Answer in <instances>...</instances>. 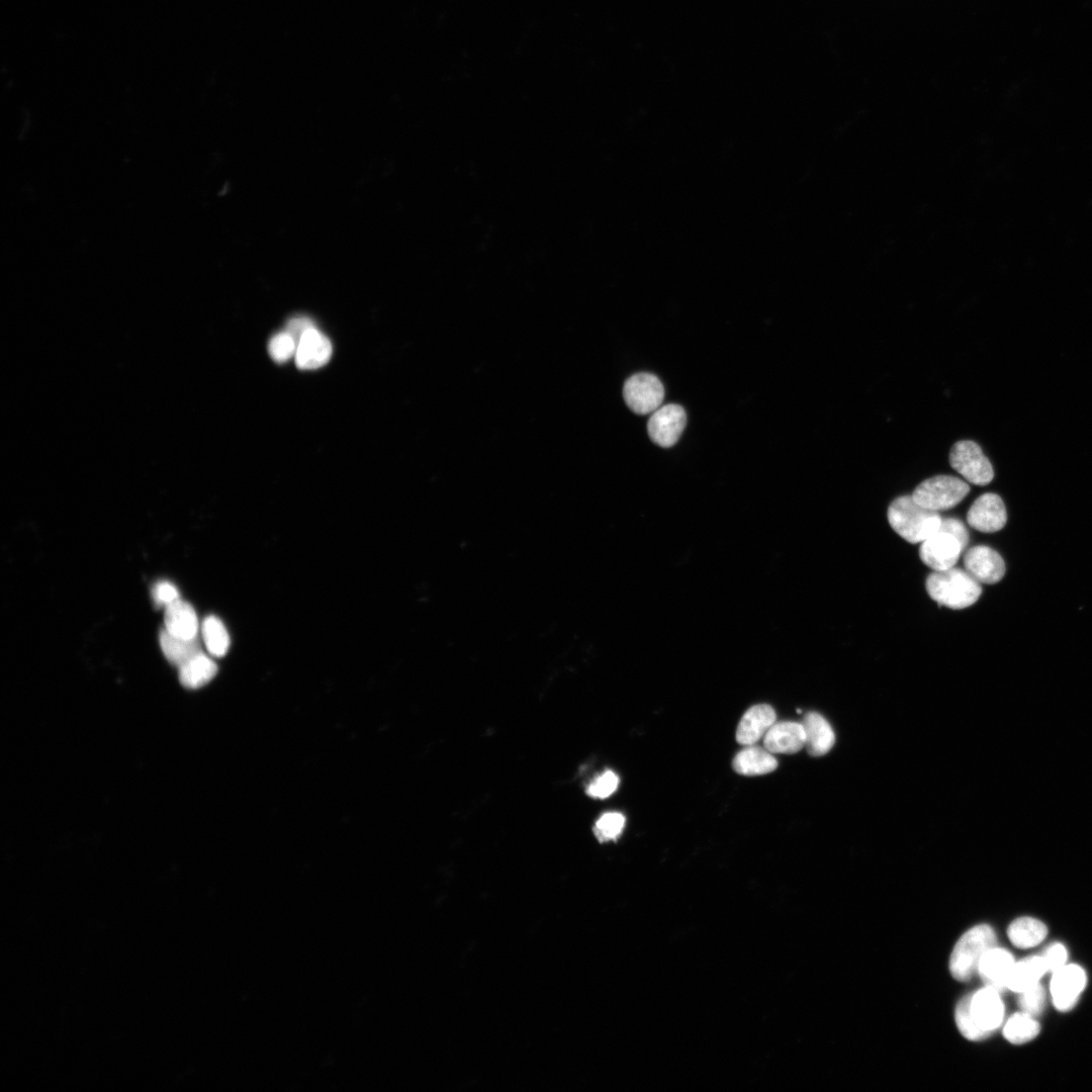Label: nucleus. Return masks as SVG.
<instances>
[{
  "label": "nucleus",
  "instance_id": "obj_1",
  "mask_svg": "<svg viewBox=\"0 0 1092 1092\" xmlns=\"http://www.w3.org/2000/svg\"><path fill=\"white\" fill-rule=\"evenodd\" d=\"M929 597L939 606L961 610L974 605L982 594L980 582L966 569L931 572L925 581Z\"/></svg>",
  "mask_w": 1092,
  "mask_h": 1092
},
{
  "label": "nucleus",
  "instance_id": "obj_2",
  "mask_svg": "<svg viewBox=\"0 0 1092 1092\" xmlns=\"http://www.w3.org/2000/svg\"><path fill=\"white\" fill-rule=\"evenodd\" d=\"M887 515L892 529L912 544L921 543L934 534L942 521L938 512L922 507L912 495L895 498Z\"/></svg>",
  "mask_w": 1092,
  "mask_h": 1092
},
{
  "label": "nucleus",
  "instance_id": "obj_3",
  "mask_svg": "<svg viewBox=\"0 0 1092 1092\" xmlns=\"http://www.w3.org/2000/svg\"><path fill=\"white\" fill-rule=\"evenodd\" d=\"M996 936L987 924H980L965 932L956 943L949 959V972L959 981H968L978 970L984 953L994 947Z\"/></svg>",
  "mask_w": 1092,
  "mask_h": 1092
},
{
  "label": "nucleus",
  "instance_id": "obj_4",
  "mask_svg": "<svg viewBox=\"0 0 1092 1092\" xmlns=\"http://www.w3.org/2000/svg\"><path fill=\"white\" fill-rule=\"evenodd\" d=\"M970 491L969 484L952 475H936L919 483L911 494L922 507L939 512L953 508Z\"/></svg>",
  "mask_w": 1092,
  "mask_h": 1092
},
{
  "label": "nucleus",
  "instance_id": "obj_5",
  "mask_svg": "<svg viewBox=\"0 0 1092 1092\" xmlns=\"http://www.w3.org/2000/svg\"><path fill=\"white\" fill-rule=\"evenodd\" d=\"M949 464L966 480L976 485H986L994 477V470L981 447L974 441L957 442L949 452Z\"/></svg>",
  "mask_w": 1092,
  "mask_h": 1092
},
{
  "label": "nucleus",
  "instance_id": "obj_6",
  "mask_svg": "<svg viewBox=\"0 0 1092 1092\" xmlns=\"http://www.w3.org/2000/svg\"><path fill=\"white\" fill-rule=\"evenodd\" d=\"M623 396L631 411L638 415H647L660 406L664 397V389L655 375L642 372L634 374L626 380Z\"/></svg>",
  "mask_w": 1092,
  "mask_h": 1092
},
{
  "label": "nucleus",
  "instance_id": "obj_7",
  "mask_svg": "<svg viewBox=\"0 0 1092 1092\" xmlns=\"http://www.w3.org/2000/svg\"><path fill=\"white\" fill-rule=\"evenodd\" d=\"M965 548L954 534L939 527L934 534L921 542L919 556L933 571L945 570L954 566Z\"/></svg>",
  "mask_w": 1092,
  "mask_h": 1092
},
{
  "label": "nucleus",
  "instance_id": "obj_8",
  "mask_svg": "<svg viewBox=\"0 0 1092 1092\" xmlns=\"http://www.w3.org/2000/svg\"><path fill=\"white\" fill-rule=\"evenodd\" d=\"M969 1009L973 1022L986 1037L1002 1023L1004 1005L999 991L990 986L970 994Z\"/></svg>",
  "mask_w": 1092,
  "mask_h": 1092
},
{
  "label": "nucleus",
  "instance_id": "obj_9",
  "mask_svg": "<svg viewBox=\"0 0 1092 1092\" xmlns=\"http://www.w3.org/2000/svg\"><path fill=\"white\" fill-rule=\"evenodd\" d=\"M686 423V412L680 405L670 403L659 406L648 421V435L658 446L668 448L677 442Z\"/></svg>",
  "mask_w": 1092,
  "mask_h": 1092
},
{
  "label": "nucleus",
  "instance_id": "obj_10",
  "mask_svg": "<svg viewBox=\"0 0 1092 1092\" xmlns=\"http://www.w3.org/2000/svg\"><path fill=\"white\" fill-rule=\"evenodd\" d=\"M968 524L983 533H994L1004 528L1007 513L1002 498L992 492L980 495L967 514Z\"/></svg>",
  "mask_w": 1092,
  "mask_h": 1092
},
{
  "label": "nucleus",
  "instance_id": "obj_11",
  "mask_svg": "<svg viewBox=\"0 0 1092 1092\" xmlns=\"http://www.w3.org/2000/svg\"><path fill=\"white\" fill-rule=\"evenodd\" d=\"M1086 985V974L1077 965H1065L1053 973L1051 993L1058 1010L1071 1009Z\"/></svg>",
  "mask_w": 1092,
  "mask_h": 1092
},
{
  "label": "nucleus",
  "instance_id": "obj_12",
  "mask_svg": "<svg viewBox=\"0 0 1092 1092\" xmlns=\"http://www.w3.org/2000/svg\"><path fill=\"white\" fill-rule=\"evenodd\" d=\"M964 565L980 583H997L1005 574V563L1001 555L985 545L970 548L964 555Z\"/></svg>",
  "mask_w": 1092,
  "mask_h": 1092
},
{
  "label": "nucleus",
  "instance_id": "obj_13",
  "mask_svg": "<svg viewBox=\"0 0 1092 1092\" xmlns=\"http://www.w3.org/2000/svg\"><path fill=\"white\" fill-rule=\"evenodd\" d=\"M330 340L314 327L299 339L295 352V364L303 370L316 369L327 364L332 356Z\"/></svg>",
  "mask_w": 1092,
  "mask_h": 1092
},
{
  "label": "nucleus",
  "instance_id": "obj_14",
  "mask_svg": "<svg viewBox=\"0 0 1092 1092\" xmlns=\"http://www.w3.org/2000/svg\"><path fill=\"white\" fill-rule=\"evenodd\" d=\"M775 710L766 704L750 707L742 716L736 730V740L743 745L759 741L776 722Z\"/></svg>",
  "mask_w": 1092,
  "mask_h": 1092
},
{
  "label": "nucleus",
  "instance_id": "obj_15",
  "mask_svg": "<svg viewBox=\"0 0 1092 1092\" xmlns=\"http://www.w3.org/2000/svg\"><path fill=\"white\" fill-rule=\"evenodd\" d=\"M763 747L771 753L798 752L805 747V732L802 723L775 722L763 736Z\"/></svg>",
  "mask_w": 1092,
  "mask_h": 1092
},
{
  "label": "nucleus",
  "instance_id": "obj_16",
  "mask_svg": "<svg viewBox=\"0 0 1092 1092\" xmlns=\"http://www.w3.org/2000/svg\"><path fill=\"white\" fill-rule=\"evenodd\" d=\"M1014 960L1010 952L1005 949L992 947L981 958L978 972L986 986H990L999 992L1007 988V982Z\"/></svg>",
  "mask_w": 1092,
  "mask_h": 1092
},
{
  "label": "nucleus",
  "instance_id": "obj_17",
  "mask_svg": "<svg viewBox=\"0 0 1092 1092\" xmlns=\"http://www.w3.org/2000/svg\"><path fill=\"white\" fill-rule=\"evenodd\" d=\"M805 747L812 756L826 754L835 743V734L829 722L817 712L807 713L802 720Z\"/></svg>",
  "mask_w": 1092,
  "mask_h": 1092
},
{
  "label": "nucleus",
  "instance_id": "obj_18",
  "mask_svg": "<svg viewBox=\"0 0 1092 1092\" xmlns=\"http://www.w3.org/2000/svg\"><path fill=\"white\" fill-rule=\"evenodd\" d=\"M164 623L165 630L174 636L185 639L197 637V615L193 607L181 599L165 607Z\"/></svg>",
  "mask_w": 1092,
  "mask_h": 1092
},
{
  "label": "nucleus",
  "instance_id": "obj_19",
  "mask_svg": "<svg viewBox=\"0 0 1092 1092\" xmlns=\"http://www.w3.org/2000/svg\"><path fill=\"white\" fill-rule=\"evenodd\" d=\"M733 769L743 776H760L774 771L778 767V760L764 747L746 745L734 757Z\"/></svg>",
  "mask_w": 1092,
  "mask_h": 1092
},
{
  "label": "nucleus",
  "instance_id": "obj_20",
  "mask_svg": "<svg viewBox=\"0 0 1092 1092\" xmlns=\"http://www.w3.org/2000/svg\"><path fill=\"white\" fill-rule=\"evenodd\" d=\"M217 665L202 651L179 667V679L188 689H198L208 684L216 674Z\"/></svg>",
  "mask_w": 1092,
  "mask_h": 1092
},
{
  "label": "nucleus",
  "instance_id": "obj_21",
  "mask_svg": "<svg viewBox=\"0 0 1092 1092\" xmlns=\"http://www.w3.org/2000/svg\"><path fill=\"white\" fill-rule=\"evenodd\" d=\"M1045 972L1046 968L1042 957H1030L1014 963L1008 978L1007 988L1021 993L1037 984Z\"/></svg>",
  "mask_w": 1092,
  "mask_h": 1092
},
{
  "label": "nucleus",
  "instance_id": "obj_22",
  "mask_svg": "<svg viewBox=\"0 0 1092 1092\" xmlns=\"http://www.w3.org/2000/svg\"><path fill=\"white\" fill-rule=\"evenodd\" d=\"M159 642L168 661L178 667L202 651L197 637L185 639L174 636L165 629L160 632Z\"/></svg>",
  "mask_w": 1092,
  "mask_h": 1092
},
{
  "label": "nucleus",
  "instance_id": "obj_23",
  "mask_svg": "<svg viewBox=\"0 0 1092 1092\" xmlns=\"http://www.w3.org/2000/svg\"><path fill=\"white\" fill-rule=\"evenodd\" d=\"M1010 941L1017 947L1027 948L1040 943L1046 936L1045 925L1031 917L1014 920L1007 930Z\"/></svg>",
  "mask_w": 1092,
  "mask_h": 1092
},
{
  "label": "nucleus",
  "instance_id": "obj_24",
  "mask_svg": "<svg viewBox=\"0 0 1092 1092\" xmlns=\"http://www.w3.org/2000/svg\"><path fill=\"white\" fill-rule=\"evenodd\" d=\"M201 634L209 654L221 657L228 652L231 640L220 619L207 616L201 624Z\"/></svg>",
  "mask_w": 1092,
  "mask_h": 1092
},
{
  "label": "nucleus",
  "instance_id": "obj_25",
  "mask_svg": "<svg viewBox=\"0 0 1092 1092\" xmlns=\"http://www.w3.org/2000/svg\"><path fill=\"white\" fill-rule=\"evenodd\" d=\"M1039 1032V1024L1033 1016L1021 1012L1013 1014L1005 1023L1003 1033L1012 1043H1024L1033 1039Z\"/></svg>",
  "mask_w": 1092,
  "mask_h": 1092
},
{
  "label": "nucleus",
  "instance_id": "obj_26",
  "mask_svg": "<svg viewBox=\"0 0 1092 1092\" xmlns=\"http://www.w3.org/2000/svg\"><path fill=\"white\" fill-rule=\"evenodd\" d=\"M625 826V817L619 812H607L599 817L594 826V832L599 841L605 842L616 840Z\"/></svg>",
  "mask_w": 1092,
  "mask_h": 1092
},
{
  "label": "nucleus",
  "instance_id": "obj_27",
  "mask_svg": "<svg viewBox=\"0 0 1092 1092\" xmlns=\"http://www.w3.org/2000/svg\"><path fill=\"white\" fill-rule=\"evenodd\" d=\"M297 343L286 331L273 336L268 344V352L274 361L283 363L295 356Z\"/></svg>",
  "mask_w": 1092,
  "mask_h": 1092
},
{
  "label": "nucleus",
  "instance_id": "obj_28",
  "mask_svg": "<svg viewBox=\"0 0 1092 1092\" xmlns=\"http://www.w3.org/2000/svg\"><path fill=\"white\" fill-rule=\"evenodd\" d=\"M969 1003L970 994L962 998L956 1007V1023L958 1028L961 1033L970 1040H981L986 1038L972 1020Z\"/></svg>",
  "mask_w": 1092,
  "mask_h": 1092
},
{
  "label": "nucleus",
  "instance_id": "obj_29",
  "mask_svg": "<svg viewBox=\"0 0 1092 1092\" xmlns=\"http://www.w3.org/2000/svg\"><path fill=\"white\" fill-rule=\"evenodd\" d=\"M619 782V777L613 770H606L587 785L585 792L592 798L606 799L617 790Z\"/></svg>",
  "mask_w": 1092,
  "mask_h": 1092
},
{
  "label": "nucleus",
  "instance_id": "obj_30",
  "mask_svg": "<svg viewBox=\"0 0 1092 1092\" xmlns=\"http://www.w3.org/2000/svg\"><path fill=\"white\" fill-rule=\"evenodd\" d=\"M1019 1006L1022 1012H1025L1031 1016L1039 1014L1043 1008L1045 994L1044 990L1039 983L1029 987L1023 992L1019 993Z\"/></svg>",
  "mask_w": 1092,
  "mask_h": 1092
},
{
  "label": "nucleus",
  "instance_id": "obj_31",
  "mask_svg": "<svg viewBox=\"0 0 1092 1092\" xmlns=\"http://www.w3.org/2000/svg\"><path fill=\"white\" fill-rule=\"evenodd\" d=\"M152 599L157 607H167L179 599V592L169 581H158L152 588Z\"/></svg>",
  "mask_w": 1092,
  "mask_h": 1092
},
{
  "label": "nucleus",
  "instance_id": "obj_32",
  "mask_svg": "<svg viewBox=\"0 0 1092 1092\" xmlns=\"http://www.w3.org/2000/svg\"><path fill=\"white\" fill-rule=\"evenodd\" d=\"M1046 972H1056L1064 967L1067 961V950L1061 943L1051 945L1042 956Z\"/></svg>",
  "mask_w": 1092,
  "mask_h": 1092
},
{
  "label": "nucleus",
  "instance_id": "obj_33",
  "mask_svg": "<svg viewBox=\"0 0 1092 1092\" xmlns=\"http://www.w3.org/2000/svg\"><path fill=\"white\" fill-rule=\"evenodd\" d=\"M314 327L312 322L305 316H296L291 318L286 326V332L290 334L293 339L298 343L300 337L310 328Z\"/></svg>",
  "mask_w": 1092,
  "mask_h": 1092
},
{
  "label": "nucleus",
  "instance_id": "obj_34",
  "mask_svg": "<svg viewBox=\"0 0 1092 1092\" xmlns=\"http://www.w3.org/2000/svg\"><path fill=\"white\" fill-rule=\"evenodd\" d=\"M940 528L954 534L965 546L969 542V533L965 525L958 519L947 518L942 519Z\"/></svg>",
  "mask_w": 1092,
  "mask_h": 1092
}]
</instances>
